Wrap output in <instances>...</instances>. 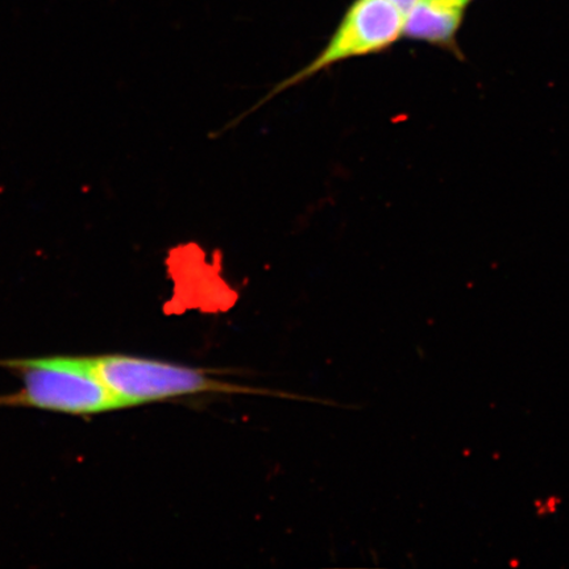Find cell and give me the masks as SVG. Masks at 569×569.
I'll list each match as a JSON object with an SVG mask.
<instances>
[{"label": "cell", "instance_id": "cell-1", "mask_svg": "<svg viewBox=\"0 0 569 569\" xmlns=\"http://www.w3.org/2000/svg\"><path fill=\"white\" fill-rule=\"evenodd\" d=\"M89 359L122 410L197 396H284L219 379L208 369L144 356L106 353Z\"/></svg>", "mask_w": 569, "mask_h": 569}, {"label": "cell", "instance_id": "cell-2", "mask_svg": "<svg viewBox=\"0 0 569 569\" xmlns=\"http://www.w3.org/2000/svg\"><path fill=\"white\" fill-rule=\"evenodd\" d=\"M23 380L17 393L0 396V407H21L96 416L122 410L90 365L89 356H49V358L0 360Z\"/></svg>", "mask_w": 569, "mask_h": 569}, {"label": "cell", "instance_id": "cell-4", "mask_svg": "<svg viewBox=\"0 0 569 569\" xmlns=\"http://www.w3.org/2000/svg\"><path fill=\"white\" fill-rule=\"evenodd\" d=\"M466 6L465 0H418L408 12L403 36L430 44L450 46Z\"/></svg>", "mask_w": 569, "mask_h": 569}, {"label": "cell", "instance_id": "cell-3", "mask_svg": "<svg viewBox=\"0 0 569 569\" xmlns=\"http://www.w3.org/2000/svg\"><path fill=\"white\" fill-rule=\"evenodd\" d=\"M407 17V11L393 0H353L322 51L279 83L272 96L337 63L387 51L403 36Z\"/></svg>", "mask_w": 569, "mask_h": 569}, {"label": "cell", "instance_id": "cell-5", "mask_svg": "<svg viewBox=\"0 0 569 569\" xmlns=\"http://www.w3.org/2000/svg\"><path fill=\"white\" fill-rule=\"evenodd\" d=\"M465 2L468 4L469 2H471V0H465Z\"/></svg>", "mask_w": 569, "mask_h": 569}]
</instances>
